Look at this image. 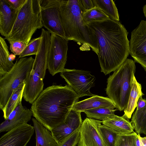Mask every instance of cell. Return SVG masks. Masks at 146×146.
<instances>
[{"instance_id": "cell-25", "label": "cell", "mask_w": 146, "mask_h": 146, "mask_svg": "<svg viewBox=\"0 0 146 146\" xmlns=\"http://www.w3.org/2000/svg\"><path fill=\"white\" fill-rule=\"evenodd\" d=\"M111 107H101L92 109L84 112L88 118L104 121L114 115L116 109Z\"/></svg>"}, {"instance_id": "cell-11", "label": "cell", "mask_w": 146, "mask_h": 146, "mask_svg": "<svg viewBox=\"0 0 146 146\" xmlns=\"http://www.w3.org/2000/svg\"><path fill=\"white\" fill-rule=\"evenodd\" d=\"M129 53L146 71V21L141 20L131 32Z\"/></svg>"}, {"instance_id": "cell-22", "label": "cell", "mask_w": 146, "mask_h": 146, "mask_svg": "<svg viewBox=\"0 0 146 146\" xmlns=\"http://www.w3.org/2000/svg\"><path fill=\"white\" fill-rule=\"evenodd\" d=\"M131 122L138 135L143 133L146 135V105L141 109L136 110Z\"/></svg>"}, {"instance_id": "cell-1", "label": "cell", "mask_w": 146, "mask_h": 146, "mask_svg": "<svg viewBox=\"0 0 146 146\" xmlns=\"http://www.w3.org/2000/svg\"><path fill=\"white\" fill-rule=\"evenodd\" d=\"M97 38L101 72L105 75L114 72L129 53L128 33L119 21L110 19L87 24Z\"/></svg>"}, {"instance_id": "cell-19", "label": "cell", "mask_w": 146, "mask_h": 146, "mask_svg": "<svg viewBox=\"0 0 146 146\" xmlns=\"http://www.w3.org/2000/svg\"><path fill=\"white\" fill-rule=\"evenodd\" d=\"M32 120L35 133L36 146H58L51 132L35 118Z\"/></svg>"}, {"instance_id": "cell-35", "label": "cell", "mask_w": 146, "mask_h": 146, "mask_svg": "<svg viewBox=\"0 0 146 146\" xmlns=\"http://www.w3.org/2000/svg\"><path fill=\"white\" fill-rule=\"evenodd\" d=\"M140 141V146H146V137H140V135H138Z\"/></svg>"}, {"instance_id": "cell-32", "label": "cell", "mask_w": 146, "mask_h": 146, "mask_svg": "<svg viewBox=\"0 0 146 146\" xmlns=\"http://www.w3.org/2000/svg\"><path fill=\"white\" fill-rule=\"evenodd\" d=\"M78 0L80 7L82 13L95 7L92 0Z\"/></svg>"}, {"instance_id": "cell-14", "label": "cell", "mask_w": 146, "mask_h": 146, "mask_svg": "<svg viewBox=\"0 0 146 146\" xmlns=\"http://www.w3.org/2000/svg\"><path fill=\"white\" fill-rule=\"evenodd\" d=\"M81 113L72 110L65 121L51 131L58 144L80 128L83 122Z\"/></svg>"}, {"instance_id": "cell-28", "label": "cell", "mask_w": 146, "mask_h": 146, "mask_svg": "<svg viewBox=\"0 0 146 146\" xmlns=\"http://www.w3.org/2000/svg\"><path fill=\"white\" fill-rule=\"evenodd\" d=\"M41 40L40 37L31 40L23 52L19 56L18 59L31 55H36L38 51Z\"/></svg>"}, {"instance_id": "cell-26", "label": "cell", "mask_w": 146, "mask_h": 146, "mask_svg": "<svg viewBox=\"0 0 146 146\" xmlns=\"http://www.w3.org/2000/svg\"><path fill=\"white\" fill-rule=\"evenodd\" d=\"M84 20L87 24L95 21H103L110 19L100 8L95 7L82 13Z\"/></svg>"}, {"instance_id": "cell-36", "label": "cell", "mask_w": 146, "mask_h": 146, "mask_svg": "<svg viewBox=\"0 0 146 146\" xmlns=\"http://www.w3.org/2000/svg\"><path fill=\"white\" fill-rule=\"evenodd\" d=\"M143 10L144 16L146 18V4L143 6Z\"/></svg>"}, {"instance_id": "cell-15", "label": "cell", "mask_w": 146, "mask_h": 146, "mask_svg": "<svg viewBox=\"0 0 146 146\" xmlns=\"http://www.w3.org/2000/svg\"><path fill=\"white\" fill-rule=\"evenodd\" d=\"M32 115L31 110L24 107L20 102L0 124V132L8 131L19 124L27 123Z\"/></svg>"}, {"instance_id": "cell-17", "label": "cell", "mask_w": 146, "mask_h": 146, "mask_svg": "<svg viewBox=\"0 0 146 146\" xmlns=\"http://www.w3.org/2000/svg\"><path fill=\"white\" fill-rule=\"evenodd\" d=\"M116 108L113 101L109 98L95 95L83 100L78 102L74 105L72 110L80 112L101 107Z\"/></svg>"}, {"instance_id": "cell-10", "label": "cell", "mask_w": 146, "mask_h": 146, "mask_svg": "<svg viewBox=\"0 0 146 146\" xmlns=\"http://www.w3.org/2000/svg\"><path fill=\"white\" fill-rule=\"evenodd\" d=\"M50 34L47 68L50 73L53 76L65 68L68 41L56 35Z\"/></svg>"}, {"instance_id": "cell-33", "label": "cell", "mask_w": 146, "mask_h": 146, "mask_svg": "<svg viewBox=\"0 0 146 146\" xmlns=\"http://www.w3.org/2000/svg\"><path fill=\"white\" fill-rule=\"evenodd\" d=\"M13 9L19 10L26 0H5Z\"/></svg>"}, {"instance_id": "cell-9", "label": "cell", "mask_w": 146, "mask_h": 146, "mask_svg": "<svg viewBox=\"0 0 146 146\" xmlns=\"http://www.w3.org/2000/svg\"><path fill=\"white\" fill-rule=\"evenodd\" d=\"M60 75L79 98L96 95L90 92V88L94 86L96 78L90 71L64 68L60 72Z\"/></svg>"}, {"instance_id": "cell-21", "label": "cell", "mask_w": 146, "mask_h": 146, "mask_svg": "<svg viewBox=\"0 0 146 146\" xmlns=\"http://www.w3.org/2000/svg\"><path fill=\"white\" fill-rule=\"evenodd\" d=\"M8 46L4 38L0 37V77L8 73L15 63L10 57Z\"/></svg>"}, {"instance_id": "cell-23", "label": "cell", "mask_w": 146, "mask_h": 146, "mask_svg": "<svg viewBox=\"0 0 146 146\" xmlns=\"http://www.w3.org/2000/svg\"><path fill=\"white\" fill-rule=\"evenodd\" d=\"M25 84L21 85L15 89L9 98L7 104L3 110V117L6 119L11 113L15 109L21 102L23 97L24 90Z\"/></svg>"}, {"instance_id": "cell-37", "label": "cell", "mask_w": 146, "mask_h": 146, "mask_svg": "<svg viewBox=\"0 0 146 146\" xmlns=\"http://www.w3.org/2000/svg\"><path fill=\"white\" fill-rule=\"evenodd\" d=\"M136 144L137 146H140V142L138 137V135H137L136 138Z\"/></svg>"}, {"instance_id": "cell-30", "label": "cell", "mask_w": 146, "mask_h": 146, "mask_svg": "<svg viewBox=\"0 0 146 146\" xmlns=\"http://www.w3.org/2000/svg\"><path fill=\"white\" fill-rule=\"evenodd\" d=\"M80 129H78L58 144V146H76L80 139Z\"/></svg>"}, {"instance_id": "cell-2", "label": "cell", "mask_w": 146, "mask_h": 146, "mask_svg": "<svg viewBox=\"0 0 146 146\" xmlns=\"http://www.w3.org/2000/svg\"><path fill=\"white\" fill-rule=\"evenodd\" d=\"M79 97L68 85L43 90L32 103L33 115L50 131L63 123Z\"/></svg>"}, {"instance_id": "cell-12", "label": "cell", "mask_w": 146, "mask_h": 146, "mask_svg": "<svg viewBox=\"0 0 146 146\" xmlns=\"http://www.w3.org/2000/svg\"><path fill=\"white\" fill-rule=\"evenodd\" d=\"M102 123L100 120L86 118L80 128L78 146H107L99 128Z\"/></svg>"}, {"instance_id": "cell-34", "label": "cell", "mask_w": 146, "mask_h": 146, "mask_svg": "<svg viewBox=\"0 0 146 146\" xmlns=\"http://www.w3.org/2000/svg\"><path fill=\"white\" fill-rule=\"evenodd\" d=\"M146 105V100L140 97L138 101L136 110H138L144 107Z\"/></svg>"}, {"instance_id": "cell-38", "label": "cell", "mask_w": 146, "mask_h": 146, "mask_svg": "<svg viewBox=\"0 0 146 146\" xmlns=\"http://www.w3.org/2000/svg\"><path fill=\"white\" fill-rule=\"evenodd\" d=\"M10 56L12 60L13 61L14 60L15 58L16 55L14 54H10Z\"/></svg>"}, {"instance_id": "cell-5", "label": "cell", "mask_w": 146, "mask_h": 146, "mask_svg": "<svg viewBox=\"0 0 146 146\" xmlns=\"http://www.w3.org/2000/svg\"><path fill=\"white\" fill-rule=\"evenodd\" d=\"M135 69V61L127 58L107 79L106 93L120 111L127 105Z\"/></svg>"}, {"instance_id": "cell-29", "label": "cell", "mask_w": 146, "mask_h": 146, "mask_svg": "<svg viewBox=\"0 0 146 146\" xmlns=\"http://www.w3.org/2000/svg\"><path fill=\"white\" fill-rule=\"evenodd\" d=\"M137 135L134 132L126 135H117L114 146H137Z\"/></svg>"}, {"instance_id": "cell-20", "label": "cell", "mask_w": 146, "mask_h": 146, "mask_svg": "<svg viewBox=\"0 0 146 146\" xmlns=\"http://www.w3.org/2000/svg\"><path fill=\"white\" fill-rule=\"evenodd\" d=\"M144 95L142 91L141 84L138 82L134 75L131 83V89L127 105L123 110L124 117L129 119L137 107L139 98Z\"/></svg>"}, {"instance_id": "cell-3", "label": "cell", "mask_w": 146, "mask_h": 146, "mask_svg": "<svg viewBox=\"0 0 146 146\" xmlns=\"http://www.w3.org/2000/svg\"><path fill=\"white\" fill-rule=\"evenodd\" d=\"M60 13L65 39L90 47L97 55L98 40L82 17L78 0H61Z\"/></svg>"}, {"instance_id": "cell-6", "label": "cell", "mask_w": 146, "mask_h": 146, "mask_svg": "<svg viewBox=\"0 0 146 146\" xmlns=\"http://www.w3.org/2000/svg\"><path fill=\"white\" fill-rule=\"evenodd\" d=\"M40 3V0H26L19 11L10 33L5 39L29 44L36 31L43 27Z\"/></svg>"}, {"instance_id": "cell-4", "label": "cell", "mask_w": 146, "mask_h": 146, "mask_svg": "<svg viewBox=\"0 0 146 146\" xmlns=\"http://www.w3.org/2000/svg\"><path fill=\"white\" fill-rule=\"evenodd\" d=\"M41 40L32 69L25 83L23 91L24 100L31 104L35 101L43 90V80L47 66V60L51 34L42 28Z\"/></svg>"}, {"instance_id": "cell-16", "label": "cell", "mask_w": 146, "mask_h": 146, "mask_svg": "<svg viewBox=\"0 0 146 146\" xmlns=\"http://www.w3.org/2000/svg\"><path fill=\"white\" fill-rule=\"evenodd\" d=\"M19 10L12 8L5 0H0V33L6 37L10 33Z\"/></svg>"}, {"instance_id": "cell-7", "label": "cell", "mask_w": 146, "mask_h": 146, "mask_svg": "<svg viewBox=\"0 0 146 146\" xmlns=\"http://www.w3.org/2000/svg\"><path fill=\"white\" fill-rule=\"evenodd\" d=\"M35 59L32 56L17 60L12 69L0 77V108L4 109L14 91L24 85L32 69Z\"/></svg>"}, {"instance_id": "cell-13", "label": "cell", "mask_w": 146, "mask_h": 146, "mask_svg": "<svg viewBox=\"0 0 146 146\" xmlns=\"http://www.w3.org/2000/svg\"><path fill=\"white\" fill-rule=\"evenodd\" d=\"M35 131L27 123L19 124L1 136L0 146H26Z\"/></svg>"}, {"instance_id": "cell-24", "label": "cell", "mask_w": 146, "mask_h": 146, "mask_svg": "<svg viewBox=\"0 0 146 146\" xmlns=\"http://www.w3.org/2000/svg\"><path fill=\"white\" fill-rule=\"evenodd\" d=\"M92 1L95 6L100 8L110 19L119 21L118 10L113 0H92Z\"/></svg>"}, {"instance_id": "cell-8", "label": "cell", "mask_w": 146, "mask_h": 146, "mask_svg": "<svg viewBox=\"0 0 146 146\" xmlns=\"http://www.w3.org/2000/svg\"><path fill=\"white\" fill-rule=\"evenodd\" d=\"M61 1V0H40L41 15L43 26L50 34L65 39L60 13Z\"/></svg>"}, {"instance_id": "cell-27", "label": "cell", "mask_w": 146, "mask_h": 146, "mask_svg": "<svg viewBox=\"0 0 146 146\" xmlns=\"http://www.w3.org/2000/svg\"><path fill=\"white\" fill-rule=\"evenodd\" d=\"M99 128L107 146H114L117 134L110 127L100 123Z\"/></svg>"}, {"instance_id": "cell-18", "label": "cell", "mask_w": 146, "mask_h": 146, "mask_svg": "<svg viewBox=\"0 0 146 146\" xmlns=\"http://www.w3.org/2000/svg\"><path fill=\"white\" fill-rule=\"evenodd\" d=\"M102 124L111 129L118 135H126L134 132L133 128L129 119L123 116L114 115L102 121Z\"/></svg>"}, {"instance_id": "cell-31", "label": "cell", "mask_w": 146, "mask_h": 146, "mask_svg": "<svg viewBox=\"0 0 146 146\" xmlns=\"http://www.w3.org/2000/svg\"><path fill=\"white\" fill-rule=\"evenodd\" d=\"M8 41L10 44V50L16 56H19L27 46L25 42L21 41Z\"/></svg>"}]
</instances>
